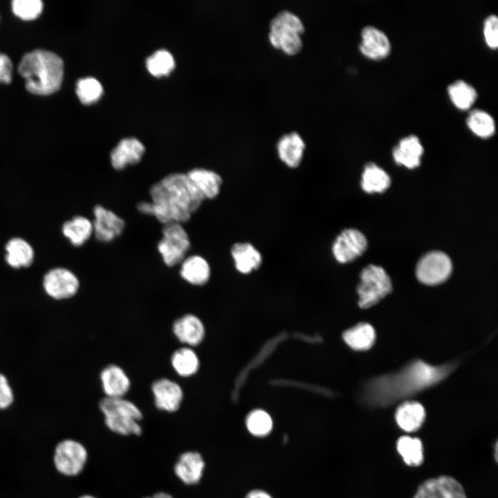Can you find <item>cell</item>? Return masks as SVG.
Returning a JSON list of instances; mask_svg holds the SVG:
<instances>
[{"instance_id":"obj_1","label":"cell","mask_w":498,"mask_h":498,"mask_svg":"<svg viewBox=\"0 0 498 498\" xmlns=\"http://www.w3.org/2000/svg\"><path fill=\"white\" fill-rule=\"evenodd\" d=\"M452 369L451 365L436 367L414 361L398 372L371 380L367 386V398L371 405H389L438 383Z\"/></svg>"},{"instance_id":"obj_2","label":"cell","mask_w":498,"mask_h":498,"mask_svg":"<svg viewBox=\"0 0 498 498\" xmlns=\"http://www.w3.org/2000/svg\"><path fill=\"white\" fill-rule=\"evenodd\" d=\"M150 195L152 202L139 203L138 209L165 225L187 221L204 201L182 173L170 174L154 184Z\"/></svg>"},{"instance_id":"obj_3","label":"cell","mask_w":498,"mask_h":498,"mask_svg":"<svg viewBox=\"0 0 498 498\" xmlns=\"http://www.w3.org/2000/svg\"><path fill=\"white\" fill-rule=\"evenodd\" d=\"M19 72L26 80V89L37 95H50L59 89L64 77V62L55 53L35 50L26 54Z\"/></svg>"},{"instance_id":"obj_4","label":"cell","mask_w":498,"mask_h":498,"mask_svg":"<svg viewBox=\"0 0 498 498\" xmlns=\"http://www.w3.org/2000/svg\"><path fill=\"white\" fill-rule=\"evenodd\" d=\"M99 407L111 431L123 436L142 434L139 422L142 419V413L133 402L124 397H104L100 401Z\"/></svg>"},{"instance_id":"obj_5","label":"cell","mask_w":498,"mask_h":498,"mask_svg":"<svg viewBox=\"0 0 498 498\" xmlns=\"http://www.w3.org/2000/svg\"><path fill=\"white\" fill-rule=\"evenodd\" d=\"M268 39L275 48L288 55L297 53L302 47L301 35L304 26L299 17L288 10L278 12L270 20Z\"/></svg>"},{"instance_id":"obj_6","label":"cell","mask_w":498,"mask_h":498,"mask_svg":"<svg viewBox=\"0 0 498 498\" xmlns=\"http://www.w3.org/2000/svg\"><path fill=\"white\" fill-rule=\"evenodd\" d=\"M360 277L357 290L362 308L376 304L391 291V279L380 266L369 265L362 270Z\"/></svg>"},{"instance_id":"obj_7","label":"cell","mask_w":498,"mask_h":498,"mask_svg":"<svg viewBox=\"0 0 498 498\" xmlns=\"http://www.w3.org/2000/svg\"><path fill=\"white\" fill-rule=\"evenodd\" d=\"M190 247L189 237L181 223H169L164 225L158 250L167 266H174L182 262Z\"/></svg>"},{"instance_id":"obj_8","label":"cell","mask_w":498,"mask_h":498,"mask_svg":"<svg viewBox=\"0 0 498 498\" xmlns=\"http://www.w3.org/2000/svg\"><path fill=\"white\" fill-rule=\"evenodd\" d=\"M452 264L450 257L441 251L425 254L416 268L418 279L427 285H436L445 282L450 275Z\"/></svg>"},{"instance_id":"obj_9","label":"cell","mask_w":498,"mask_h":498,"mask_svg":"<svg viewBox=\"0 0 498 498\" xmlns=\"http://www.w3.org/2000/svg\"><path fill=\"white\" fill-rule=\"evenodd\" d=\"M367 248V240L360 231L355 228H347L333 240L331 252L336 261L347 264L360 257Z\"/></svg>"},{"instance_id":"obj_10","label":"cell","mask_w":498,"mask_h":498,"mask_svg":"<svg viewBox=\"0 0 498 498\" xmlns=\"http://www.w3.org/2000/svg\"><path fill=\"white\" fill-rule=\"evenodd\" d=\"M87 459V452L79 442L65 440L56 447L54 463L57 470L63 474L73 476L83 469Z\"/></svg>"},{"instance_id":"obj_11","label":"cell","mask_w":498,"mask_h":498,"mask_svg":"<svg viewBox=\"0 0 498 498\" xmlns=\"http://www.w3.org/2000/svg\"><path fill=\"white\" fill-rule=\"evenodd\" d=\"M43 284L46 292L55 299H66L73 296L80 285L77 277L63 268L48 271L44 275Z\"/></svg>"},{"instance_id":"obj_12","label":"cell","mask_w":498,"mask_h":498,"mask_svg":"<svg viewBox=\"0 0 498 498\" xmlns=\"http://www.w3.org/2000/svg\"><path fill=\"white\" fill-rule=\"evenodd\" d=\"M151 392L157 409L167 412H176L183 399V391L181 385L166 378L154 381Z\"/></svg>"},{"instance_id":"obj_13","label":"cell","mask_w":498,"mask_h":498,"mask_svg":"<svg viewBox=\"0 0 498 498\" xmlns=\"http://www.w3.org/2000/svg\"><path fill=\"white\" fill-rule=\"evenodd\" d=\"M360 35L359 50L363 55L374 60L388 56L391 51V43L385 32L376 26L368 25L362 28Z\"/></svg>"},{"instance_id":"obj_14","label":"cell","mask_w":498,"mask_h":498,"mask_svg":"<svg viewBox=\"0 0 498 498\" xmlns=\"http://www.w3.org/2000/svg\"><path fill=\"white\" fill-rule=\"evenodd\" d=\"M172 331L180 342L190 347L201 344L205 334L203 322L192 313L177 318L172 324Z\"/></svg>"},{"instance_id":"obj_15","label":"cell","mask_w":498,"mask_h":498,"mask_svg":"<svg viewBox=\"0 0 498 498\" xmlns=\"http://www.w3.org/2000/svg\"><path fill=\"white\" fill-rule=\"evenodd\" d=\"M93 213V229L98 240L110 241L121 234L124 221L115 213L101 205H96Z\"/></svg>"},{"instance_id":"obj_16","label":"cell","mask_w":498,"mask_h":498,"mask_svg":"<svg viewBox=\"0 0 498 498\" xmlns=\"http://www.w3.org/2000/svg\"><path fill=\"white\" fill-rule=\"evenodd\" d=\"M306 144L297 131L284 133L277 140L276 148L280 160L289 168H296L302 160Z\"/></svg>"},{"instance_id":"obj_17","label":"cell","mask_w":498,"mask_h":498,"mask_svg":"<svg viewBox=\"0 0 498 498\" xmlns=\"http://www.w3.org/2000/svg\"><path fill=\"white\" fill-rule=\"evenodd\" d=\"M100 378L105 397H124L131 387L128 375L118 365L110 364L106 366L102 370Z\"/></svg>"},{"instance_id":"obj_18","label":"cell","mask_w":498,"mask_h":498,"mask_svg":"<svg viewBox=\"0 0 498 498\" xmlns=\"http://www.w3.org/2000/svg\"><path fill=\"white\" fill-rule=\"evenodd\" d=\"M205 463L201 454L188 451L181 454L174 465L176 477L187 485L199 483L203 474Z\"/></svg>"},{"instance_id":"obj_19","label":"cell","mask_w":498,"mask_h":498,"mask_svg":"<svg viewBox=\"0 0 498 498\" xmlns=\"http://www.w3.org/2000/svg\"><path fill=\"white\" fill-rule=\"evenodd\" d=\"M145 152L142 143L135 138L121 140L111 152V162L114 169L121 170L129 165L138 163Z\"/></svg>"},{"instance_id":"obj_20","label":"cell","mask_w":498,"mask_h":498,"mask_svg":"<svg viewBox=\"0 0 498 498\" xmlns=\"http://www.w3.org/2000/svg\"><path fill=\"white\" fill-rule=\"evenodd\" d=\"M234 267L242 274L258 270L263 261L260 251L250 242H237L230 249Z\"/></svg>"},{"instance_id":"obj_21","label":"cell","mask_w":498,"mask_h":498,"mask_svg":"<svg viewBox=\"0 0 498 498\" xmlns=\"http://www.w3.org/2000/svg\"><path fill=\"white\" fill-rule=\"evenodd\" d=\"M185 174L190 183L204 200L212 199L219 195L223 181L221 176L215 172L197 168Z\"/></svg>"},{"instance_id":"obj_22","label":"cell","mask_w":498,"mask_h":498,"mask_svg":"<svg viewBox=\"0 0 498 498\" xmlns=\"http://www.w3.org/2000/svg\"><path fill=\"white\" fill-rule=\"evenodd\" d=\"M423 147L419 138L414 134L401 138L392 150L395 162L409 169H414L421 164Z\"/></svg>"},{"instance_id":"obj_23","label":"cell","mask_w":498,"mask_h":498,"mask_svg":"<svg viewBox=\"0 0 498 498\" xmlns=\"http://www.w3.org/2000/svg\"><path fill=\"white\" fill-rule=\"evenodd\" d=\"M425 418L424 407L418 402L407 401L396 409L395 418L398 425L407 432L418 430Z\"/></svg>"},{"instance_id":"obj_24","label":"cell","mask_w":498,"mask_h":498,"mask_svg":"<svg viewBox=\"0 0 498 498\" xmlns=\"http://www.w3.org/2000/svg\"><path fill=\"white\" fill-rule=\"evenodd\" d=\"M180 275L187 282L196 286L206 284L210 277V267L201 256L189 257L182 261Z\"/></svg>"},{"instance_id":"obj_25","label":"cell","mask_w":498,"mask_h":498,"mask_svg":"<svg viewBox=\"0 0 498 498\" xmlns=\"http://www.w3.org/2000/svg\"><path fill=\"white\" fill-rule=\"evenodd\" d=\"M6 260L12 268H19L30 266L34 260V250L26 240L15 237L6 245Z\"/></svg>"},{"instance_id":"obj_26","label":"cell","mask_w":498,"mask_h":498,"mask_svg":"<svg viewBox=\"0 0 498 498\" xmlns=\"http://www.w3.org/2000/svg\"><path fill=\"white\" fill-rule=\"evenodd\" d=\"M390 184V177L382 168L371 162L365 165L360 185L365 192L382 193L388 189Z\"/></svg>"},{"instance_id":"obj_27","label":"cell","mask_w":498,"mask_h":498,"mask_svg":"<svg viewBox=\"0 0 498 498\" xmlns=\"http://www.w3.org/2000/svg\"><path fill=\"white\" fill-rule=\"evenodd\" d=\"M171 365L175 372L181 377L194 376L200 367L199 358L190 347H181L173 352Z\"/></svg>"},{"instance_id":"obj_28","label":"cell","mask_w":498,"mask_h":498,"mask_svg":"<svg viewBox=\"0 0 498 498\" xmlns=\"http://www.w3.org/2000/svg\"><path fill=\"white\" fill-rule=\"evenodd\" d=\"M447 91L453 104L461 110L470 109L477 98L475 88L461 79L451 82L448 86Z\"/></svg>"},{"instance_id":"obj_29","label":"cell","mask_w":498,"mask_h":498,"mask_svg":"<svg viewBox=\"0 0 498 498\" xmlns=\"http://www.w3.org/2000/svg\"><path fill=\"white\" fill-rule=\"evenodd\" d=\"M93 232L92 223L86 217L76 216L66 221L62 226V232L71 243L80 246L84 244Z\"/></svg>"},{"instance_id":"obj_30","label":"cell","mask_w":498,"mask_h":498,"mask_svg":"<svg viewBox=\"0 0 498 498\" xmlns=\"http://www.w3.org/2000/svg\"><path fill=\"white\" fill-rule=\"evenodd\" d=\"M468 127L477 136L488 138L495 132V121L488 111L474 109L469 111L466 118Z\"/></svg>"},{"instance_id":"obj_31","label":"cell","mask_w":498,"mask_h":498,"mask_svg":"<svg viewBox=\"0 0 498 498\" xmlns=\"http://www.w3.org/2000/svg\"><path fill=\"white\" fill-rule=\"evenodd\" d=\"M396 450L407 465L416 467L423 462V447L418 438L400 436L396 442Z\"/></svg>"},{"instance_id":"obj_32","label":"cell","mask_w":498,"mask_h":498,"mask_svg":"<svg viewBox=\"0 0 498 498\" xmlns=\"http://www.w3.org/2000/svg\"><path fill=\"white\" fill-rule=\"evenodd\" d=\"M346 343L356 350H366L374 343L376 334L374 328L367 323H360L344 332Z\"/></svg>"},{"instance_id":"obj_33","label":"cell","mask_w":498,"mask_h":498,"mask_svg":"<svg viewBox=\"0 0 498 498\" xmlns=\"http://www.w3.org/2000/svg\"><path fill=\"white\" fill-rule=\"evenodd\" d=\"M245 425L248 433L258 439L267 437L273 429L272 417L267 412L260 409L252 410L247 415Z\"/></svg>"},{"instance_id":"obj_34","label":"cell","mask_w":498,"mask_h":498,"mask_svg":"<svg viewBox=\"0 0 498 498\" xmlns=\"http://www.w3.org/2000/svg\"><path fill=\"white\" fill-rule=\"evenodd\" d=\"M146 67L154 77L168 75L175 67L172 55L166 50H158L146 59Z\"/></svg>"},{"instance_id":"obj_35","label":"cell","mask_w":498,"mask_h":498,"mask_svg":"<svg viewBox=\"0 0 498 498\" xmlns=\"http://www.w3.org/2000/svg\"><path fill=\"white\" fill-rule=\"evenodd\" d=\"M103 93L100 82L93 77L80 79L76 86V94L84 104H91L97 102Z\"/></svg>"},{"instance_id":"obj_36","label":"cell","mask_w":498,"mask_h":498,"mask_svg":"<svg viewBox=\"0 0 498 498\" xmlns=\"http://www.w3.org/2000/svg\"><path fill=\"white\" fill-rule=\"evenodd\" d=\"M439 498H467L461 484L454 478L442 475L436 478Z\"/></svg>"},{"instance_id":"obj_37","label":"cell","mask_w":498,"mask_h":498,"mask_svg":"<svg viewBox=\"0 0 498 498\" xmlns=\"http://www.w3.org/2000/svg\"><path fill=\"white\" fill-rule=\"evenodd\" d=\"M12 11L23 20H33L39 16L43 10L40 0H15L12 2Z\"/></svg>"},{"instance_id":"obj_38","label":"cell","mask_w":498,"mask_h":498,"mask_svg":"<svg viewBox=\"0 0 498 498\" xmlns=\"http://www.w3.org/2000/svg\"><path fill=\"white\" fill-rule=\"evenodd\" d=\"M498 19L496 15L487 16L483 21V33L485 42L488 47L496 49L498 45Z\"/></svg>"},{"instance_id":"obj_39","label":"cell","mask_w":498,"mask_h":498,"mask_svg":"<svg viewBox=\"0 0 498 498\" xmlns=\"http://www.w3.org/2000/svg\"><path fill=\"white\" fill-rule=\"evenodd\" d=\"M413 498H439L436 478L429 479L421 483Z\"/></svg>"},{"instance_id":"obj_40","label":"cell","mask_w":498,"mask_h":498,"mask_svg":"<svg viewBox=\"0 0 498 498\" xmlns=\"http://www.w3.org/2000/svg\"><path fill=\"white\" fill-rule=\"evenodd\" d=\"M13 400L12 389L6 378L0 374V409L10 406Z\"/></svg>"},{"instance_id":"obj_41","label":"cell","mask_w":498,"mask_h":498,"mask_svg":"<svg viewBox=\"0 0 498 498\" xmlns=\"http://www.w3.org/2000/svg\"><path fill=\"white\" fill-rule=\"evenodd\" d=\"M12 65L9 57L0 53V83L8 84L12 79Z\"/></svg>"},{"instance_id":"obj_42","label":"cell","mask_w":498,"mask_h":498,"mask_svg":"<svg viewBox=\"0 0 498 498\" xmlns=\"http://www.w3.org/2000/svg\"><path fill=\"white\" fill-rule=\"evenodd\" d=\"M244 498H273V497L265 490L255 488L248 491Z\"/></svg>"},{"instance_id":"obj_43","label":"cell","mask_w":498,"mask_h":498,"mask_svg":"<svg viewBox=\"0 0 498 498\" xmlns=\"http://www.w3.org/2000/svg\"><path fill=\"white\" fill-rule=\"evenodd\" d=\"M149 498H173V497L167 492H159L154 494L152 497H150Z\"/></svg>"},{"instance_id":"obj_44","label":"cell","mask_w":498,"mask_h":498,"mask_svg":"<svg viewBox=\"0 0 498 498\" xmlns=\"http://www.w3.org/2000/svg\"><path fill=\"white\" fill-rule=\"evenodd\" d=\"M497 449H498V448H497V443H495V460H496V461L497 460Z\"/></svg>"},{"instance_id":"obj_45","label":"cell","mask_w":498,"mask_h":498,"mask_svg":"<svg viewBox=\"0 0 498 498\" xmlns=\"http://www.w3.org/2000/svg\"><path fill=\"white\" fill-rule=\"evenodd\" d=\"M80 498H95V497L90 496V495H85V496H82Z\"/></svg>"},{"instance_id":"obj_46","label":"cell","mask_w":498,"mask_h":498,"mask_svg":"<svg viewBox=\"0 0 498 498\" xmlns=\"http://www.w3.org/2000/svg\"><path fill=\"white\" fill-rule=\"evenodd\" d=\"M145 498H149V497H145Z\"/></svg>"}]
</instances>
